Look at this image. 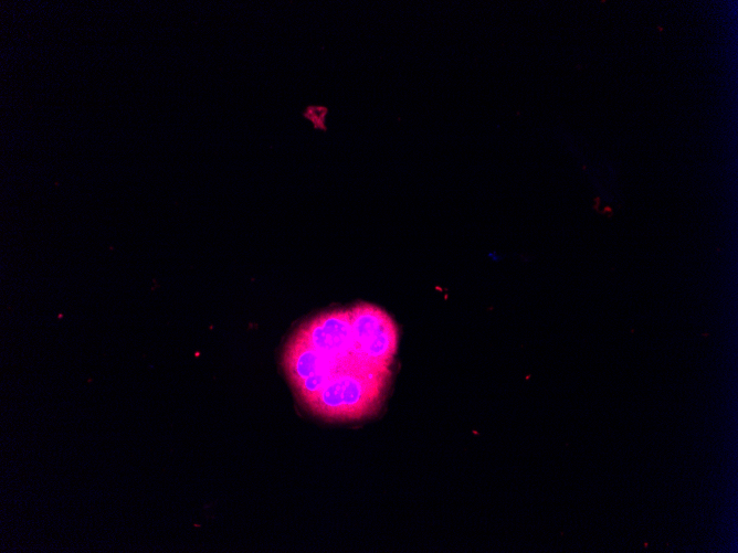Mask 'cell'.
I'll return each instance as SVG.
<instances>
[{
	"mask_svg": "<svg viewBox=\"0 0 738 553\" xmlns=\"http://www.w3.org/2000/svg\"><path fill=\"white\" fill-rule=\"evenodd\" d=\"M283 366L309 411L358 387H387L391 375L389 366L357 348L349 308L323 312L302 323L286 343Z\"/></svg>",
	"mask_w": 738,
	"mask_h": 553,
	"instance_id": "6da1fadb",
	"label": "cell"
},
{
	"mask_svg": "<svg viewBox=\"0 0 738 553\" xmlns=\"http://www.w3.org/2000/svg\"><path fill=\"white\" fill-rule=\"evenodd\" d=\"M349 310L357 348L371 360L391 366L398 347L394 320L372 304H358Z\"/></svg>",
	"mask_w": 738,
	"mask_h": 553,
	"instance_id": "7a4b0ae2",
	"label": "cell"
},
{
	"mask_svg": "<svg viewBox=\"0 0 738 553\" xmlns=\"http://www.w3.org/2000/svg\"><path fill=\"white\" fill-rule=\"evenodd\" d=\"M328 107L321 105H308L302 113L303 117L308 120L315 130L327 131L326 119L328 116Z\"/></svg>",
	"mask_w": 738,
	"mask_h": 553,
	"instance_id": "3957f363",
	"label": "cell"
}]
</instances>
